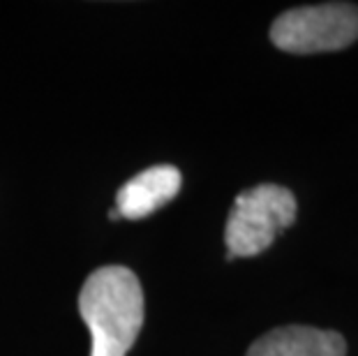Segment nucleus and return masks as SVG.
I'll use <instances>...</instances> for the list:
<instances>
[{"mask_svg": "<svg viewBox=\"0 0 358 356\" xmlns=\"http://www.w3.org/2000/svg\"><path fill=\"white\" fill-rule=\"evenodd\" d=\"M182 185L180 171L173 164H155L136 173L116 194V211L120 218L141 220L178 194Z\"/></svg>", "mask_w": 358, "mask_h": 356, "instance_id": "obj_4", "label": "nucleus"}, {"mask_svg": "<svg viewBox=\"0 0 358 356\" xmlns=\"http://www.w3.org/2000/svg\"><path fill=\"white\" fill-rule=\"evenodd\" d=\"M299 215L296 197L287 187L262 183L236 197L224 227L227 262L257 257L275 241Z\"/></svg>", "mask_w": 358, "mask_h": 356, "instance_id": "obj_2", "label": "nucleus"}, {"mask_svg": "<svg viewBox=\"0 0 358 356\" xmlns=\"http://www.w3.org/2000/svg\"><path fill=\"white\" fill-rule=\"evenodd\" d=\"M245 356H347V343L338 331L292 324L257 338Z\"/></svg>", "mask_w": 358, "mask_h": 356, "instance_id": "obj_5", "label": "nucleus"}, {"mask_svg": "<svg viewBox=\"0 0 358 356\" xmlns=\"http://www.w3.org/2000/svg\"><path fill=\"white\" fill-rule=\"evenodd\" d=\"M358 40V5L322 3L294 7L273 21L271 42L287 54L342 51Z\"/></svg>", "mask_w": 358, "mask_h": 356, "instance_id": "obj_3", "label": "nucleus"}, {"mask_svg": "<svg viewBox=\"0 0 358 356\" xmlns=\"http://www.w3.org/2000/svg\"><path fill=\"white\" fill-rule=\"evenodd\" d=\"M79 313L90 331V356H127L146 317L139 278L127 266L93 271L81 287Z\"/></svg>", "mask_w": 358, "mask_h": 356, "instance_id": "obj_1", "label": "nucleus"}]
</instances>
